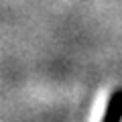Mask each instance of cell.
Masks as SVG:
<instances>
[{
    "label": "cell",
    "mask_w": 122,
    "mask_h": 122,
    "mask_svg": "<svg viewBox=\"0 0 122 122\" xmlns=\"http://www.w3.org/2000/svg\"><path fill=\"white\" fill-rule=\"evenodd\" d=\"M102 122H122V87H118L110 94Z\"/></svg>",
    "instance_id": "6da1fadb"
}]
</instances>
